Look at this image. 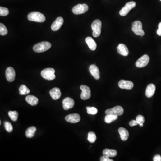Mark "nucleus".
<instances>
[{
    "label": "nucleus",
    "instance_id": "nucleus-5",
    "mask_svg": "<svg viewBox=\"0 0 161 161\" xmlns=\"http://www.w3.org/2000/svg\"><path fill=\"white\" fill-rule=\"evenodd\" d=\"M132 30L136 35L141 36L144 35L145 32L142 29V24L140 21H136L133 22L132 24Z\"/></svg>",
    "mask_w": 161,
    "mask_h": 161
},
{
    "label": "nucleus",
    "instance_id": "nucleus-23",
    "mask_svg": "<svg viewBox=\"0 0 161 161\" xmlns=\"http://www.w3.org/2000/svg\"><path fill=\"white\" fill-rule=\"evenodd\" d=\"M26 100L28 104L31 106H36L39 102L38 99L33 95L27 96Z\"/></svg>",
    "mask_w": 161,
    "mask_h": 161
},
{
    "label": "nucleus",
    "instance_id": "nucleus-13",
    "mask_svg": "<svg viewBox=\"0 0 161 161\" xmlns=\"http://www.w3.org/2000/svg\"><path fill=\"white\" fill-rule=\"evenodd\" d=\"M65 119L67 122L74 124V123H78L80 121V117L79 114L74 113L70 114L66 116Z\"/></svg>",
    "mask_w": 161,
    "mask_h": 161
},
{
    "label": "nucleus",
    "instance_id": "nucleus-32",
    "mask_svg": "<svg viewBox=\"0 0 161 161\" xmlns=\"http://www.w3.org/2000/svg\"><path fill=\"white\" fill-rule=\"evenodd\" d=\"M9 14L7 8L1 7H0V15L1 16H6Z\"/></svg>",
    "mask_w": 161,
    "mask_h": 161
},
{
    "label": "nucleus",
    "instance_id": "nucleus-34",
    "mask_svg": "<svg viewBox=\"0 0 161 161\" xmlns=\"http://www.w3.org/2000/svg\"><path fill=\"white\" fill-rule=\"evenodd\" d=\"M100 160L101 161H113V159H111L109 157L106 156H103L102 157L100 158Z\"/></svg>",
    "mask_w": 161,
    "mask_h": 161
},
{
    "label": "nucleus",
    "instance_id": "nucleus-38",
    "mask_svg": "<svg viewBox=\"0 0 161 161\" xmlns=\"http://www.w3.org/2000/svg\"><path fill=\"white\" fill-rule=\"evenodd\" d=\"M140 127H143V124H140Z\"/></svg>",
    "mask_w": 161,
    "mask_h": 161
},
{
    "label": "nucleus",
    "instance_id": "nucleus-25",
    "mask_svg": "<svg viewBox=\"0 0 161 161\" xmlns=\"http://www.w3.org/2000/svg\"><path fill=\"white\" fill-rule=\"evenodd\" d=\"M19 94L21 95H26L29 94L30 92V90L27 88L26 85H22L19 88Z\"/></svg>",
    "mask_w": 161,
    "mask_h": 161
},
{
    "label": "nucleus",
    "instance_id": "nucleus-29",
    "mask_svg": "<svg viewBox=\"0 0 161 161\" xmlns=\"http://www.w3.org/2000/svg\"><path fill=\"white\" fill-rule=\"evenodd\" d=\"M8 33V30L7 27L2 23H0V34L2 36L7 35Z\"/></svg>",
    "mask_w": 161,
    "mask_h": 161
},
{
    "label": "nucleus",
    "instance_id": "nucleus-30",
    "mask_svg": "<svg viewBox=\"0 0 161 161\" xmlns=\"http://www.w3.org/2000/svg\"><path fill=\"white\" fill-rule=\"evenodd\" d=\"M86 110L88 114L90 115H95L98 113L97 109L94 107H87Z\"/></svg>",
    "mask_w": 161,
    "mask_h": 161
},
{
    "label": "nucleus",
    "instance_id": "nucleus-2",
    "mask_svg": "<svg viewBox=\"0 0 161 161\" xmlns=\"http://www.w3.org/2000/svg\"><path fill=\"white\" fill-rule=\"evenodd\" d=\"M51 44L48 42L43 41L37 44L33 47V50L36 53H43L49 49Z\"/></svg>",
    "mask_w": 161,
    "mask_h": 161
},
{
    "label": "nucleus",
    "instance_id": "nucleus-19",
    "mask_svg": "<svg viewBox=\"0 0 161 161\" xmlns=\"http://www.w3.org/2000/svg\"><path fill=\"white\" fill-rule=\"evenodd\" d=\"M155 90L156 87L153 84L149 85L147 87L146 91H145V95L147 97H152L154 94Z\"/></svg>",
    "mask_w": 161,
    "mask_h": 161
},
{
    "label": "nucleus",
    "instance_id": "nucleus-26",
    "mask_svg": "<svg viewBox=\"0 0 161 161\" xmlns=\"http://www.w3.org/2000/svg\"><path fill=\"white\" fill-rule=\"evenodd\" d=\"M118 119V116L113 115H106L105 117V122L108 124L113 122Z\"/></svg>",
    "mask_w": 161,
    "mask_h": 161
},
{
    "label": "nucleus",
    "instance_id": "nucleus-10",
    "mask_svg": "<svg viewBox=\"0 0 161 161\" xmlns=\"http://www.w3.org/2000/svg\"><path fill=\"white\" fill-rule=\"evenodd\" d=\"M149 62V57L147 55H144L136 61V66L137 68H143L146 66Z\"/></svg>",
    "mask_w": 161,
    "mask_h": 161
},
{
    "label": "nucleus",
    "instance_id": "nucleus-6",
    "mask_svg": "<svg viewBox=\"0 0 161 161\" xmlns=\"http://www.w3.org/2000/svg\"><path fill=\"white\" fill-rule=\"evenodd\" d=\"M88 9V6L86 4H79L73 7L72 12L75 15H80L87 12Z\"/></svg>",
    "mask_w": 161,
    "mask_h": 161
},
{
    "label": "nucleus",
    "instance_id": "nucleus-12",
    "mask_svg": "<svg viewBox=\"0 0 161 161\" xmlns=\"http://www.w3.org/2000/svg\"><path fill=\"white\" fill-rule=\"evenodd\" d=\"M15 70L12 67H8L6 71V76L7 80L9 82H12L15 80Z\"/></svg>",
    "mask_w": 161,
    "mask_h": 161
},
{
    "label": "nucleus",
    "instance_id": "nucleus-27",
    "mask_svg": "<svg viewBox=\"0 0 161 161\" xmlns=\"http://www.w3.org/2000/svg\"><path fill=\"white\" fill-rule=\"evenodd\" d=\"M8 115L12 121H16L18 120V113L17 111H10Z\"/></svg>",
    "mask_w": 161,
    "mask_h": 161
},
{
    "label": "nucleus",
    "instance_id": "nucleus-8",
    "mask_svg": "<svg viewBox=\"0 0 161 161\" xmlns=\"http://www.w3.org/2000/svg\"><path fill=\"white\" fill-rule=\"evenodd\" d=\"M124 113V109L122 107L118 106L113 108L108 109L105 111L106 115H113L115 116H121Z\"/></svg>",
    "mask_w": 161,
    "mask_h": 161
},
{
    "label": "nucleus",
    "instance_id": "nucleus-36",
    "mask_svg": "<svg viewBox=\"0 0 161 161\" xmlns=\"http://www.w3.org/2000/svg\"><path fill=\"white\" fill-rule=\"evenodd\" d=\"M154 161H161V156L160 155H156L154 157Z\"/></svg>",
    "mask_w": 161,
    "mask_h": 161
},
{
    "label": "nucleus",
    "instance_id": "nucleus-24",
    "mask_svg": "<svg viewBox=\"0 0 161 161\" xmlns=\"http://www.w3.org/2000/svg\"><path fill=\"white\" fill-rule=\"evenodd\" d=\"M36 131V127L31 126L29 127L26 131V136L28 138H32L34 136L35 132Z\"/></svg>",
    "mask_w": 161,
    "mask_h": 161
},
{
    "label": "nucleus",
    "instance_id": "nucleus-28",
    "mask_svg": "<svg viewBox=\"0 0 161 161\" xmlns=\"http://www.w3.org/2000/svg\"><path fill=\"white\" fill-rule=\"evenodd\" d=\"M87 139L90 143H94L96 140V136L95 133L93 132H89Z\"/></svg>",
    "mask_w": 161,
    "mask_h": 161
},
{
    "label": "nucleus",
    "instance_id": "nucleus-16",
    "mask_svg": "<svg viewBox=\"0 0 161 161\" xmlns=\"http://www.w3.org/2000/svg\"><path fill=\"white\" fill-rule=\"evenodd\" d=\"M89 71L93 77L96 80H99L100 78V72L97 66L94 65H92L90 66Z\"/></svg>",
    "mask_w": 161,
    "mask_h": 161
},
{
    "label": "nucleus",
    "instance_id": "nucleus-35",
    "mask_svg": "<svg viewBox=\"0 0 161 161\" xmlns=\"http://www.w3.org/2000/svg\"><path fill=\"white\" fill-rule=\"evenodd\" d=\"M129 124L130 126L133 127V126L138 125V123H137L136 120H132V121L129 122Z\"/></svg>",
    "mask_w": 161,
    "mask_h": 161
},
{
    "label": "nucleus",
    "instance_id": "nucleus-14",
    "mask_svg": "<svg viewBox=\"0 0 161 161\" xmlns=\"http://www.w3.org/2000/svg\"><path fill=\"white\" fill-rule=\"evenodd\" d=\"M119 87L123 89L131 90L133 87V83L130 80H121L118 83Z\"/></svg>",
    "mask_w": 161,
    "mask_h": 161
},
{
    "label": "nucleus",
    "instance_id": "nucleus-11",
    "mask_svg": "<svg viewBox=\"0 0 161 161\" xmlns=\"http://www.w3.org/2000/svg\"><path fill=\"white\" fill-rule=\"evenodd\" d=\"M64 23V19L61 17H58L52 24L51 29L53 31H58L61 28Z\"/></svg>",
    "mask_w": 161,
    "mask_h": 161
},
{
    "label": "nucleus",
    "instance_id": "nucleus-7",
    "mask_svg": "<svg viewBox=\"0 0 161 161\" xmlns=\"http://www.w3.org/2000/svg\"><path fill=\"white\" fill-rule=\"evenodd\" d=\"M135 2L133 1L129 2L126 4L125 7L122 8L121 11H120V15L122 16H125L128 15L129 11H131L132 9L136 7Z\"/></svg>",
    "mask_w": 161,
    "mask_h": 161
},
{
    "label": "nucleus",
    "instance_id": "nucleus-31",
    "mask_svg": "<svg viewBox=\"0 0 161 161\" xmlns=\"http://www.w3.org/2000/svg\"><path fill=\"white\" fill-rule=\"evenodd\" d=\"M4 125H5V129L8 132H12L13 130V126L10 122L6 121L4 123Z\"/></svg>",
    "mask_w": 161,
    "mask_h": 161
},
{
    "label": "nucleus",
    "instance_id": "nucleus-20",
    "mask_svg": "<svg viewBox=\"0 0 161 161\" xmlns=\"http://www.w3.org/2000/svg\"><path fill=\"white\" fill-rule=\"evenodd\" d=\"M118 132L120 134L121 140L123 141H126L128 140L129 136V132L127 129L122 127L119 128Z\"/></svg>",
    "mask_w": 161,
    "mask_h": 161
},
{
    "label": "nucleus",
    "instance_id": "nucleus-9",
    "mask_svg": "<svg viewBox=\"0 0 161 161\" xmlns=\"http://www.w3.org/2000/svg\"><path fill=\"white\" fill-rule=\"evenodd\" d=\"M80 89L82 90V92L80 94V98L82 100H85L90 98L91 96V91L88 86L85 85H81L80 86Z\"/></svg>",
    "mask_w": 161,
    "mask_h": 161
},
{
    "label": "nucleus",
    "instance_id": "nucleus-4",
    "mask_svg": "<svg viewBox=\"0 0 161 161\" xmlns=\"http://www.w3.org/2000/svg\"><path fill=\"white\" fill-rule=\"evenodd\" d=\"M54 69L53 68H47L43 70L41 72V75L46 80H51L56 78Z\"/></svg>",
    "mask_w": 161,
    "mask_h": 161
},
{
    "label": "nucleus",
    "instance_id": "nucleus-39",
    "mask_svg": "<svg viewBox=\"0 0 161 161\" xmlns=\"http://www.w3.org/2000/svg\"><path fill=\"white\" fill-rule=\"evenodd\" d=\"M160 1H161V0H160Z\"/></svg>",
    "mask_w": 161,
    "mask_h": 161
},
{
    "label": "nucleus",
    "instance_id": "nucleus-17",
    "mask_svg": "<svg viewBox=\"0 0 161 161\" xmlns=\"http://www.w3.org/2000/svg\"><path fill=\"white\" fill-rule=\"evenodd\" d=\"M117 50L119 54L124 56H127L128 55V48L125 44H120L117 47Z\"/></svg>",
    "mask_w": 161,
    "mask_h": 161
},
{
    "label": "nucleus",
    "instance_id": "nucleus-3",
    "mask_svg": "<svg viewBox=\"0 0 161 161\" xmlns=\"http://www.w3.org/2000/svg\"><path fill=\"white\" fill-rule=\"evenodd\" d=\"M102 22L100 20L96 19L94 20L91 24V28L93 30V35L94 37H98L101 33Z\"/></svg>",
    "mask_w": 161,
    "mask_h": 161
},
{
    "label": "nucleus",
    "instance_id": "nucleus-37",
    "mask_svg": "<svg viewBox=\"0 0 161 161\" xmlns=\"http://www.w3.org/2000/svg\"><path fill=\"white\" fill-rule=\"evenodd\" d=\"M157 33L159 36H161V22L159 24V28H158Z\"/></svg>",
    "mask_w": 161,
    "mask_h": 161
},
{
    "label": "nucleus",
    "instance_id": "nucleus-1",
    "mask_svg": "<svg viewBox=\"0 0 161 161\" xmlns=\"http://www.w3.org/2000/svg\"><path fill=\"white\" fill-rule=\"evenodd\" d=\"M28 20L32 22H43L46 20L44 15L38 12H33L30 13L27 16Z\"/></svg>",
    "mask_w": 161,
    "mask_h": 161
},
{
    "label": "nucleus",
    "instance_id": "nucleus-18",
    "mask_svg": "<svg viewBox=\"0 0 161 161\" xmlns=\"http://www.w3.org/2000/svg\"><path fill=\"white\" fill-rule=\"evenodd\" d=\"M50 94L52 98L54 100H57L60 98L62 95V93L61 92L60 89L58 87H55L52 89L50 91Z\"/></svg>",
    "mask_w": 161,
    "mask_h": 161
},
{
    "label": "nucleus",
    "instance_id": "nucleus-15",
    "mask_svg": "<svg viewBox=\"0 0 161 161\" xmlns=\"http://www.w3.org/2000/svg\"><path fill=\"white\" fill-rule=\"evenodd\" d=\"M63 107L65 110L72 108L74 105V101L73 99L66 98L63 101Z\"/></svg>",
    "mask_w": 161,
    "mask_h": 161
},
{
    "label": "nucleus",
    "instance_id": "nucleus-33",
    "mask_svg": "<svg viewBox=\"0 0 161 161\" xmlns=\"http://www.w3.org/2000/svg\"><path fill=\"white\" fill-rule=\"evenodd\" d=\"M136 121H137L138 125L143 124L145 122V118L142 115H138L136 118Z\"/></svg>",
    "mask_w": 161,
    "mask_h": 161
},
{
    "label": "nucleus",
    "instance_id": "nucleus-22",
    "mask_svg": "<svg viewBox=\"0 0 161 161\" xmlns=\"http://www.w3.org/2000/svg\"><path fill=\"white\" fill-rule=\"evenodd\" d=\"M103 155L108 157H115L117 155V152L115 150L106 149L103 152Z\"/></svg>",
    "mask_w": 161,
    "mask_h": 161
},
{
    "label": "nucleus",
    "instance_id": "nucleus-21",
    "mask_svg": "<svg viewBox=\"0 0 161 161\" xmlns=\"http://www.w3.org/2000/svg\"><path fill=\"white\" fill-rule=\"evenodd\" d=\"M85 42L88 45L89 48L92 51L95 50L97 48V44L95 41L90 37H88L85 39Z\"/></svg>",
    "mask_w": 161,
    "mask_h": 161
}]
</instances>
